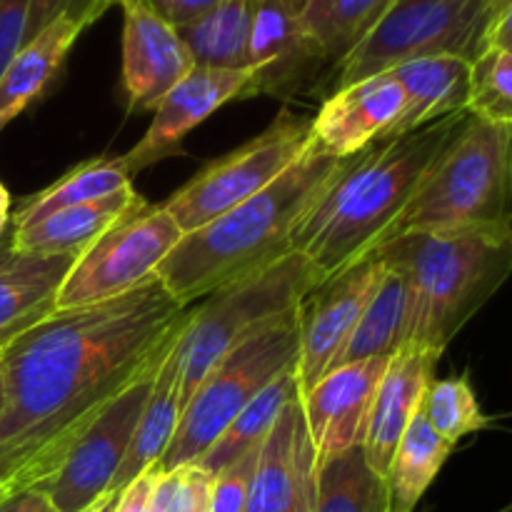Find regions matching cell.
<instances>
[{"instance_id":"19","label":"cell","mask_w":512,"mask_h":512,"mask_svg":"<svg viewBox=\"0 0 512 512\" xmlns=\"http://www.w3.org/2000/svg\"><path fill=\"white\" fill-rule=\"evenodd\" d=\"M310 473H315V455L298 395L285 405L260 443L245 512H288Z\"/></svg>"},{"instance_id":"7","label":"cell","mask_w":512,"mask_h":512,"mask_svg":"<svg viewBox=\"0 0 512 512\" xmlns=\"http://www.w3.org/2000/svg\"><path fill=\"white\" fill-rule=\"evenodd\" d=\"M512 0H393L368 38L335 68V88L388 73L428 55H458L473 63L485 35Z\"/></svg>"},{"instance_id":"34","label":"cell","mask_w":512,"mask_h":512,"mask_svg":"<svg viewBox=\"0 0 512 512\" xmlns=\"http://www.w3.org/2000/svg\"><path fill=\"white\" fill-rule=\"evenodd\" d=\"M210 485L213 478L198 465L160 473L148 512H208Z\"/></svg>"},{"instance_id":"39","label":"cell","mask_w":512,"mask_h":512,"mask_svg":"<svg viewBox=\"0 0 512 512\" xmlns=\"http://www.w3.org/2000/svg\"><path fill=\"white\" fill-rule=\"evenodd\" d=\"M160 473L158 468L145 470L140 478H135L133 483L128 485L125 490H120L118 503H115L113 512H148L150 498H153L155 483H158Z\"/></svg>"},{"instance_id":"29","label":"cell","mask_w":512,"mask_h":512,"mask_svg":"<svg viewBox=\"0 0 512 512\" xmlns=\"http://www.w3.org/2000/svg\"><path fill=\"white\" fill-rule=\"evenodd\" d=\"M405 315H408L405 283L398 270L385 265L383 278H380L373 298L365 305L358 328H355L338 365L393 358L405 343Z\"/></svg>"},{"instance_id":"22","label":"cell","mask_w":512,"mask_h":512,"mask_svg":"<svg viewBox=\"0 0 512 512\" xmlns=\"http://www.w3.org/2000/svg\"><path fill=\"white\" fill-rule=\"evenodd\" d=\"M135 188L115 193L95 203L55 210L28 225L10 228V240L18 255H83L130 205L138 200Z\"/></svg>"},{"instance_id":"32","label":"cell","mask_w":512,"mask_h":512,"mask_svg":"<svg viewBox=\"0 0 512 512\" xmlns=\"http://www.w3.org/2000/svg\"><path fill=\"white\" fill-rule=\"evenodd\" d=\"M420 413L428 420L430 428L440 438L448 440L450 445H458L460 440L488 428L490 423V418L483 413L478 398H475V390L468 378L430 380Z\"/></svg>"},{"instance_id":"30","label":"cell","mask_w":512,"mask_h":512,"mask_svg":"<svg viewBox=\"0 0 512 512\" xmlns=\"http://www.w3.org/2000/svg\"><path fill=\"white\" fill-rule=\"evenodd\" d=\"M390 3L393 0H308L300 23L323 50L325 60L338 68L368 38Z\"/></svg>"},{"instance_id":"12","label":"cell","mask_w":512,"mask_h":512,"mask_svg":"<svg viewBox=\"0 0 512 512\" xmlns=\"http://www.w3.org/2000/svg\"><path fill=\"white\" fill-rule=\"evenodd\" d=\"M383 273L385 263L373 253L315 285L303 300L298 310L300 350L295 363L300 395L338 368Z\"/></svg>"},{"instance_id":"33","label":"cell","mask_w":512,"mask_h":512,"mask_svg":"<svg viewBox=\"0 0 512 512\" xmlns=\"http://www.w3.org/2000/svg\"><path fill=\"white\" fill-rule=\"evenodd\" d=\"M465 110L485 123L512 128V48L485 50L473 60Z\"/></svg>"},{"instance_id":"15","label":"cell","mask_w":512,"mask_h":512,"mask_svg":"<svg viewBox=\"0 0 512 512\" xmlns=\"http://www.w3.org/2000/svg\"><path fill=\"white\" fill-rule=\"evenodd\" d=\"M250 70H213L195 65L175 88L153 108V120L143 138L125 155H120L130 178L153 168L160 160L183 150L185 135L210 118L218 108L243 98Z\"/></svg>"},{"instance_id":"16","label":"cell","mask_w":512,"mask_h":512,"mask_svg":"<svg viewBox=\"0 0 512 512\" xmlns=\"http://www.w3.org/2000/svg\"><path fill=\"white\" fill-rule=\"evenodd\" d=\"M403 110L405 93L388 70L335 88L310 120V135L325 153L353 158L378 140L390 138Z\"/></svg>"},{"instance_id":"6","label":"cell","mask_w":512,"mask_h":512,"mask_svg":"<svg viewBox=\"0 0 512 512\" xmlns=\"http://www.w3.org/2000/svg\"><path fill=\"white\" fill-rule=\"evenodd\" d=\"M510 128L470 115L443 150L385 243L405 233L505 223Z\"/></svg>"},{"instance_id":"43","label":"cell","mask_w":512,"mask_h":512,"mask_svg":"<svg viewBox=\"0 0 512 512\" xmlns=\"http://www.w3.org/2000/svg\"><path fill=\"white\" fill-rule=\"evenodd\" d=\"M10 223H13V215H10V193L5 190V185L0 183V238L8 235Z\"/></svg>"},{"instance_id":"24","label":"cell","mask_w":512,"mask_h":512,"mask_svg":"<svg viewBox=\"0 0 512 512\" xmlns=\"http://www.w3.org/2000/svg\"><path fill=\"white\" fill-rule=\"evenodd\" d=\"M175 350V348H173ZM173 350L155 375L153 390L145 403L143 415L138 420V428L133 433V443H130L128 455H125L123 465L115 473L113 485L108 493H120L128 488L135 478L150 468H158L163 460L165 450H168L170 440H173L175 430L180 423V393H178V365H175Z\"/></svg>"},{"instance_id":"38","label":"cell","mask_w":512,"mask_h":512,"mask_svg":"<svg viewBox=\"0 0 512 512\" xmlns=\"http://www.w3.org/2000/svg\"><path fill=\"white\" fill-rule=\"evenodd\" d=\"M143 3L165 23H170L173 28H183L208 13L210 8H215L220 0H143Z\"/></svg>"},{"instance_id":"47","label":"cell","mask_w":512,"mask_h":512,"mask_svg":"<svg viewBox=\"0 0 512 512\" xmlns=\"http://www.w3.org/2000/svg\"><path fill=\"white\" fill-rule=\"evenodd\" d=\"M0 413H3V380H0Z\"/></svg>"},{"instance_id":"10","label":"cell","mask_w":512,"mask_h":512,"mask_svg":"<svg viewBox=\"0 0 512 512\" xmlns=\"http://www.w3.org/2000/svg\"><path fill=\"white\" fill-rule=\"evenodd\" d=\"M183 238L168 210L138 195L133 205L85 250L55 295V310L83 308L130 293L155 278Z\"/></svg>"},{"instance_id":"36","label":"cell","mask_w":512,"mask_h":512,"mask_svg":"<svg viewBox=\"0 0 512 512\" xmlns=\"http://www.w3.org/2000/svg\"><path fill=\"white\" fill-rule=\"evenodd\" d=\"M118 0H30L28 28H25V43L33 40L40 30L48 28L58 18L75 20L85 30L98 23Z\"/></svg>"},{"instance_id":"27","label":"cell","mask_w":512,"mask_h":512,"mask_svg":"<svg viewBox=\"0 0 512 512\" xmlns=\"http://www.w3.org/2000/svg\"><path fill=\"white\" fill-rule=\"evenodd\" d=\"M300 395L298 390V375L293 368L283 370L268 388L260 390L243 410H240L238 418L225 428V433L220 435L218 443L198 460L200 470L215 478L223 468H228L233 460H238L240 455H245L248 450L260 448V443L265 440V435L270 433V428L275 425L278 415L283 413L285 405L290 400H295Z\"/></svg>"},{"instance_id":"37","label":"cell","mask_w":512,"mask_h":512,"mask_svg":"<svg viewBox=\"0 0 512 512\" xmlns=\"http://www.w3.org/2000/svg\"><path fill=\"white\" fill-rule=\"evenodd\" d=\"M30 0H0V78L25 45Z\"/></svg>"},{"instance_id":"1","label":"cell","mask_w":512,"mask_h":512,"mask_svg":"<svg viewBox=\"0 0 512 512\" xmlns=\"http://www.w3.org/2000/svg\"><path fill=\"white\" fill-rule=\"evenodd\" d=\"M193 315L158 278L113 300L55 310L0 358V483L43 490L120 393L158 370Z\"/></svg>"},{"instance_id":"21","label":"cell","mask_w":512,"mask_h":512,"mask_svg":"<svg viewBox=\"0 0 512 512\" xmlns=\"http://www.w3.org/2000/svg\"><path fill=\"white\" fill-rule=\"evenodd\" d=\"M73 263V255H18L0 270V358L55 313V295Z\"/></svg>"},{"instance_id":"4","label":"cell","mask_w":512,"mask_h":512,"mask_svg":"<svg viewBox=\"0 0 512 512\" xmlns=\"http://www.w3.org/2000/svg\"><path fill=\"white\" fill-rule=\"evenodd\" d=\"M375 255L405 283L403 345L440 358L512 275V233L508 223L405 233Z\"/></svg>"},{"instance_id":"3","label":"cell","mask_w":512,"mask_h":512,"mask_svg":"<svg viewBox=\"0 0 512 512\" xmlns=\"http://www.w3.org/2000/svg\"><path fill=\"white\" fill-rule=\"evenodd\" d=\"M340 160L310 143L308 150L245 203L178 240L155 278L183 308L288 258L300 220L338 170Z\"/></svg>"},{"instance_id":"13","label":"cell","mask_w":512,"mask_h":512,"mask_svg":"<svg viewBox=\"0 0 512 512\" xmlns=\"http://www.w3.org/2000/svg\"><path fill=\"white\" fill-rule=\"evenodd\" d=\"M388 363L390 358H375L338 365L300 395L315 468L348 450L363 448L375 390Z\"/></svg>"},{"instance_id":"26","label":"cell","mask_w":512,"mask_h":512,"mask_svg":"<svg viewBox=\"0 0 512 512\" xmlns=\"http://www.w3.org/2000/svg\"><path fill=\"white\" fill-rule=\"evenodd\" d=\"M255 0H220L215 8L178 30L193 65L213 70H248Z\"/></svg>"},{"instance_id":"48","label":"cell","mask_w":512,"mask_h":512,"mask_svg":"<svg viewBox=\"0 0 512 512\" xmlns=\"http://www.w3.org/2000/svg\"><path fill=\"white\" fill-rule=\"evenodd\" d=\"M5 498V490H3V483H0V500Z\"/></svg>"},{"instance_id":"44","label":"cell","mask_w":512,"mask_h":512,"mask_svg":"<svg viewBox=\"0 0 512 512\" xmlns=\"http://www.w3.org/2000/svg\"><path fill=\"white\" fill-rule=\"evenodd\" d=\"M505 223L512 233V128H510V145H508V203H505Z\"/></svg>"},{"instance_id":"5","label":"cell","mask_w":512,"mask_h":512,"mask_svg":"<svg viewBox=\"0 0 512 512\" xmlns=\"http://www.w3.org/2000/svg\"><path fill=\"white\" fill-rule=\"evenodd\" d=\"M320 283L323 278L313 263L305 255L290 253L280 263L195 303L193 315L173 350L180 410H185L200 383L225 355L278 320L298 313L310 290Z\"/></svg>"},{"instance_id":"28","label":"cell","mask_w":512,"mask_h":512,"mask_svg":"<svg viewBox=\"0 0 512 512\" xmlns=\"http://www.w3.org/2000/svg\"><path fill=\"white\" fill-rule=\"evenodd\" d=\"M133 188V178L125 170L123 160L118 158H90L75 165L73 170L48 185L45 190L35 193L23 203V208L13 215V228L28 225L33 220L45 218L55 210L73 208V205L95 203V200L110 198L115 193Z\"/></svg>"},{"instance_id":"23","label":"cell","mask_w":512,"mask_h":512,"mask_svg":"<svg viewBox=\"0 0 512 512\" xmlns=\"http://www.w3.org/2000/svg\"><path fill=\"white\" fill-rule=\"evenodd\" d=\"M83 33L80 23L58 18L20 48L0 78V133L35 100L43 98Z\"/></svg>"},{"instance_id":"9","label":"cell","mask_w":512,"mask_h":512,"mask_svg":"<svg viewBox=\"0 0 512 512\" xmlns=\"http://www.w3.org/2000/svg\"><path fill=\"white\" fill-rule=\"evenodd\" d=\"M310 143V120L283 110L263 133L200 168L163 208L183 235L193 233L275 183Z\"/></svg>"},{"instance_id":"14","label":"cell","mask_w":512,"mask_h":512,"mask_svg":"<svg viewBox=\"0 0 512 512\" xmlns=\"http://www.w3.org/2000/svg\"><path fill=\"white\" fill-rule=\"evenodd\" d=\"M330 65L323 50L305 33L300 15L290 13L280 0H255L250 30V80L243 98L290 100L315 83L320 70Z\"/></svg>"},{"instance_id":"8","label":"cell","mask_w":512,"mask_h":512,"mask_svg":"<svg viewBox=\"0 0 512 512\" xmlns=\"http://www.w3.org/2000/svg\"><path fill=\"white\" fill-rule=\"evenodd\" d=\"M298 350L300 320L298 313H293L225 355L185 405L158 473L198 463L238 418L240 410L283 370L298 363Z\"/></svg>"},{"instance_id":"17","label":"cell","mask_w":512,"mask_h":512,"mask_svg":"<svg viewBox=\"0 0 512 512\" xmlns=\"http://www.w3.org/2000/svg\"><path fill=\"white\" fill-rule=\"evenodd\" d=\"M123 8V93L128 113L153 110L170 88L195 68L178 30L143 0H118Z\"/></svg>"},{"instance_id":"2","label":"cell","mask_w":512,"mask_h":512,"mask_svg":"<svg viewBox=\"0 0 512 512\" xmlns=\"http://www.w3.org/2000/svg\"><path fill=\"white\" fill-rule=\"evenodd\" d=\"M468 120L463 110L340 160L295 230V253L305 255L323 280L373 255Z\"/></svg>"},{"instance_id":"45","label":"cell","mask_w":512,"mask_h":512,"mask_svg":"<svg viewBox=\"0 0 512 512\" xmlns=\"http://www.w3.org/2000/svg\"><path fill=\"white\" fill-rule=\"evenodd\" d=\"M15 258H18V253H15L13 240H10V233H8V235H3V238H0V270L8 268V265L13 263Z\"/></svg>"},{"instance_id":"46","label":"cell","mask_w":512,"mask_h":512,"mask_svg":"<svg viewBox=\"0 0 512 512\" xmlns=\"http://www.w3.org/2000/svg\"><path fill=\"white\" fill-rule=\"evenodd\" d=\"M280 3H283L290 13L300 15L305 10V5H308V0H280Z\"/></svg>"},{"instance_id":"20","label":"cell","mask_w":512,"mask_h":512,"mask_svg":"<svg viewBox=\"0 0 512 512\" xmlns=\"http://www.w3.org/2000/svg\"><path fill=\"white\" fill-rule=\"evenodd\" d=\"M470 65V60L458 55H428L395 65L390 73L403 88L405 110L390 138L463 113L470 95Z\"/></svg>"},{"instance_id":"41","label":"cell","mask_w":512,"mask_h":512,"mask_svg":"<svg viewBox=\"0 0 512 512\" xmlns=\"http://www.w3.org/2000/svg\"><path fill=\"white\" fill-rule=\"evenodd\" d=\"M493 48H500V50L512 48V3L498 15V20L490 25L488 35H485L483 53L485 50H493Z\"/></svg>"},{"instance_id":"18","label":"cell","mask_w":512,"mask_h":512,"mask_svg":"<svg viewBox=\"0 0 512 512\" xmlns=\"http://www.w3.org/2000/svg\"><path fill=\"white\" fill-rule=\"evenodd\" d=\"M438 360V355L425 353L413 345H403L390 358L388 368L380 378L368 430H365L363 455L370 468L383 480L400 438L423 405V395L430 380L435 378Z\"/></svg>"},{"instance_id":"11","label":"cell","mask_w":512,"mask_h":512,"mask_svg":"<svg viewBox=\"0 0 512 512\" xmlns=\"http://www.w3.org/2000/svg\"><path fill=\"white\" fill-rule=\"evenodd\" d=\"M158 370L120 393L65 455L58 473L40 493L58 512H88L108 495L115 473L128 455L133 433L153 390Z\"/></svg>"},{"instance_id":"42","label":"cell","mask_w":512,"mask_h":512,"mask_svg":"<svg viewBox=\"0 0 512 512\" xmlns=\"http://www.w3.org/2000/svg\"><path fill=\"white\" fill-rule=\"evenodd\" d=\"M313 503H315V473H310L308 478L303 480V485H300L293 508L288 512H313Z\"/></svg>"},{"instance_id":"25","label":"cell","mask_w":512,"mask_h":512,"mask_svg":"<svg viewBox=\"0 0 512 512\" xmlns=\"http://www.w3.org/2000/svg\"><path fill=\"white\" fill-rule=\"evenodd\" d=\"M453 448L455 445L440 438L418 410L400 438L388 473H385L388 512H415L420 498L435 483Z\"/></svg>"},{"instance_id":"40","label":"cell","mask_w":512,"mask_h":512,"mask_svg":"<svg viewBox=\"0 0 512 512\" xmlns=\"http://www.w3.org/2000/svg\"><path fill=\"white\" fill-rule=\"evenodd\" d=\"M48 505V498L40 490H28V493L5 495L0 500V512H43Z\"/></svg>"},{"instance_id":"31","label":"cell","mask_w":512,"mask_h":512,"mask_svg":"<svg viewBox=\"0 0 512 512\" xmlns=\"http://www.w3.org/2000/svg\"><path fill=\"white\" fill-rule=\"evenodd\" d=\"M313 512H388L385 480L353 448L315 468Z\"/></svg>"},{"instance_id":"35","label":"cell","mask_w":512,"mask_h":512,"mask_svg":"<svg viewBox=\"0 0 512 512\" xmlns=\"http://www.w3.org/2000/svg\"><path fill=\"white\" fill-rule=\"evenodd\" d=\"M258 450L260 448L248 450L215 475L213 485H210L208 512H245L255 465H258Z\"/></svg>"},{"instance_id":"49","label":"cell","mask_w":512,"mask_h":512,"mask_svg":"<svg viewBox=\"0 0 512 512\" xmlns=\"http://www.w3.org/2000/svg\"><path fill=\"white\" fill-rule=\"evenodd\" d=\"M43 512H58V510H55V508H53V505H48V508H45Z\"/></svg>"}]
</instances>
